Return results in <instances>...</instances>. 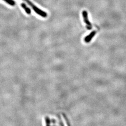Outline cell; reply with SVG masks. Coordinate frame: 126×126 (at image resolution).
I'll use <instances>...</instances> for the list:
<instances>
[{"label": "cell", "instance_id": "cell-1", "mask_svg": "<svg viewBox=\"0 0 126 126\" xmlns=\"http://www.w3.org/2000/svg\"><path fill=\"white\" fill-rule=\"evenodd\" d=\"M25 1L26 2H27L29 6H30L33 10L37 14L39 15V16H41L45 18L47 16V14L45 12L39 9L38 8H37L36 6H35L33 3H32V2L30 0H23Z\"/></svg>", "mask_w": 126, "mask_h": 126}, {"label": "cell", "instance_id": "cell-2", "mask_svg": "<svg viewBox=\"0 0 126 126\" xmlns=\"http://www.w3.org/2000/svg\"><path fill=\"white\" fill-rule=\"evenodd\" d=\"M82 15H83V19H84V22L86 23V27L87 29L89 30H90L92 29V26L91 23L89 22V19L88 18V14L87 12L86 11H83L82 12Z\"/></svg>", "mask_w": 126, "mask_h": 126}, {"label": "cell", "instance_id": "cell-3", "mask_svg": "<svg viewBox=\"0 0 126 126\" xmlns=\"http://www.w3.org/2000/svg\"><path fill=\"white\" fill-rule=\"evenodd\" d=\"M96 34V32L95 31L92 32L89 35L86 36V37L84 39V40L86 42V43H89L92 38L94 36L95 34Z\"/></svg>", "mask_w": 126, "mask_h": 126}, {"label": "cell", "instance_id": "cell-4", "mask_svg": "<svg viewBox=\"0 0 126 126\" xmlns=\"http://www.w3.org/2000/svg\"><path fill=\"white\" fill-rule=\"evenodd\" d=\"M21 7L23 8V9H24V10L25 11V12H26V13L28 15H30L31 14V10L30 9V8H29L28 7H27V6L25 5V4H24V3H21Z\"/></svg>", "mask_w": 126, "mask_h": 126}, {"label": "cell", "instance_id": "cell-5", "mask_svg": "<svg viewBox=\"0 0 126 126\" xmlns=\"http://www.w3.org/2000/svg\"><path fill=\"white\" fill-rule=\"evenodd\" d=\"M6 2L11 6H15L16 4L15 1L13 0H3Z\"/></svg>", "mask_w": 126, "mask_h": 126}, {"label": "cell", "instance_id": "cell-6", "mask_svg": "<svg viewBox=\"0 0 126 126\" xmlns=\"http://www.w3.org/2000/svg\"><path fill=\"white\" fill-rule=\"evenodd\" d=\"M46 126H50V121L48 117H46Z\"/></svg>", "mask_w": 126, "mask_h": 126}]
</instances>
